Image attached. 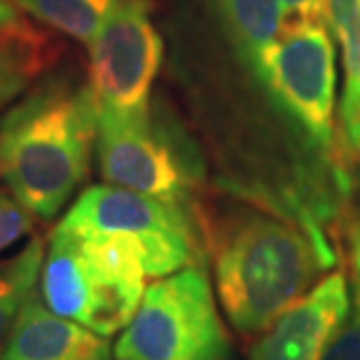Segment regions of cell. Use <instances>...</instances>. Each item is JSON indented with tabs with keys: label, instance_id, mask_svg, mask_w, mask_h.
Segmentation results:
<instances>
[{
	"label": "cell",
	"instance_id": "1",
	"mask_svg": "<svg viewBox=\"0 0 360 360\" xmlns=\"http://www.w3.org/2000/svg\"><path fill=\"white\" fill-rule=\"evenodd\" d=\"M211 255L222 311L243 337L264 333L333 262L314 229L262 208L213 227Z\"/></svg>",
	"mask_w": 360,
	"mask_h": 360
},
{
	"label": "cell",
	"instance_id": "2",
	"mask_svg": "<svg viewBox=\"0 0 360 360\" xmlns=\"http://www.w3.org/2000/svg\"><path fill=\"white\" fill-rule=\"evenodd\" d=\"M98 105L89 87L45 84L0 120V176L33 218L52 220L91 167Z\"/></svg>",
	"mask_w": 360,
	"mask_h": 360
},
{
	"label": "cell",
	"instance_id": "3",
	"mask_svg": "<svg viewBox=\"0 0 360 360\" xmlns=\"http://www.w3.org/2000/svg\"><path fill=\"white\" fill-rule=\"evenodd\" d=\"M112 356L115 360H229V337L206 271L192 264L150 283Z\"/></svg>",
	"mask_w": 360,
	"mask_h": 360
},
{
	"label": "cell",
	"instance_id": "4",
	"mask_svg": "<svg viewBox=\"0 0 360 360\" xmlns=\"http://www.w3.org/2000/svg\"><path fill=\"white\" fill-rule=\"evenodd\" d=\"M255 75L309 141L323 150L333 146L337 70L333 35L323 21L288 19Z\"/></svg>",
	"mask_w": 360,
	"mask_h": 360
},
{
	"label": "cell",
	"instance_id": "5",
	"mask_svg": "<svg viewBox=\"0 0 360 360\" xmlns=\"http://www.w3.org/2000/svg\"><path fill=\"white\" fill-rule=\"evenodd\" d=\"M80 232H122L146 253L148 278H162L197 264V239L183 204L115 185H96L75 199L61 220Z\"/></svg>",
	"mask_w": 360,
	"mask_h": 360
},
{
	"label": "cell",
	"instance_id": "6",
	"mask_svg": "<svg viewBox=\"0 0 360 360\" xmlns=\"http://www.w3.org/2000/svg\"><path fill=\"white\" fill-rule=\"evenodd\" d=\"M96 155L108 185L174 204H183L199 176L174 134L155 122L150 108L143 112L98 108Z\"/></svg>",
	"mask_w": 360,
	"mask_h": 360
},
{
	"label": "cell",
	"instance_id": "7",
	"mask_svg": "<svg viewBox=\"0 0 360 360\" xmlns=\"http://www.w3.org/2000/svg\"><path fill=\"white\" fill-rule=\"evenodd\" d=\"M164 42L146 0H122L89 42V89L98 108L143 112L160 73Z\"/></svg>",
	"mask_w": 360,
	"mask_h": 360
},
{
	"label": "cell",
	"instance_id": "8",
	"mask_svg": "<svg viewBox=\"0 0 360 360\" xmlns=\"http://www.w3.org/2000/svg\"><path fill=\"white\" fill-rule=\"evenodd\" d=\"M349 309L347 276L333 271L264 330L250 360H323Z\"/></svg>",
	"mask_w": 360,
	"mask_h": 360
},
{
	"label": "cell",
	"instance_id": "9",
	"mask_svg": "<svg viewBox=\"0 0 360 360\" xmlns=\"http://www.w3.org/2000/svg\"><path fill=\"white\" fill-rule=\"evenodd\" d=\"M0 360H112L108 337L49 311L40 290L26 302Z\"/></svg>",
	"mask_w": 360,
	"mask_h": 360
},
{
	"label": "cell",
	"instance_id": "10",
	"mask_svg": "<svg viewBox=\"0 0 360 360\" xmlns=\"http://www.w3.org/2000/svg\"><path fill=\"white\" fill-rule=\"evenodd\" d=\"M215 5L234 47L257 70L285 26L281 0H215Z\"/></svg>",
	"mask_w": 360,
	"mask_h": 360
},
{
	"label": "cell",
	"instance_id": "11",
	"mask_svg": "<svg viewBox=\"0 0 360 360\" xmlns=\"http://www.w3.org/2000/svg\"><path fill=\"white\" fill-rule=\"evenodd\" d=\"M45 241L35 236L0 264V358L14 333L26 302L38 292L42 262H45Z\"/></svg>",
	"mask_w": 360,
	"mask_h": 360
},
{
	"label": "cell",
	"instance_id": "12",
	"mask_svg": "<svg viewBox=\"0 0 360 360\" xmlns=\"http://www.w3.org/2000/svg\"><path fill=\"white\" fill-rule=\"evenodd\" d=\"M21 12L54 26L70 38L89 42L101 33L122 0H12Z\"/></svg>",
	"mask_w": 360,
	"mask_h": 360
},
{
	"label": "cell",
	"instance_id": "13",
	"mask_svg": "<svg viewBox=\"0 0 360 360\" xmlns=\"http://www.w3.org/2000/svg\"><path fill=\"white\" fill-rule=\"evenodd\" d=\"M47 61L45 40L33 26L0 33V108L17 98Z\"/></svg>",
	"mask_w": 360,
	"mask_h": 360
},
{
	"label": "cell",
	"instance_id": "14",
	"mask_svg": "<svg viewBox=\"0 0 360 360\" xmlns=\"http://www.w3.org/2000/svg\"><path fill=\"white\" fill-rule=\"evenodd\" d=\"M33 229V215L12 197L0 190V253L19 243Z\"/></svg>",
	"mask_w": 360,
	"mask_h": 360
},
{
	"label": "cell",
	"instance_id": "15",
	"mask_svg": "<svg viewBox=\"0 0 360 360\" xmlns=\"http://www.w3.org/2000/svg\"><path fill=\"white\" fill-rule=\"evenodd\" d=\"M323 360H360V319L358 314L347 316L337 330Z\"/></svg>",
	"mask_w": 360,
	"mask_h": 360
},
{
	"label": "cell",
	"instance_id": "16",
	"mask_svg": "<svg viewBox=\"0 0 360 360\" xmlns=\"http://www.w3.org/2000/svg\"><path fill=\"white\" fill-rule=\"evenodd\" d=\"M288 19H319V0H281ZM285 19V21H288Z\"/></svg>",
	"mask_w": 360,
	"mask_h": 360
},
{
	"label": "cell",
	"instance_id": "17",
	"mask_svg": "<svg viewBox=\"0 0 360 360\" xmlns=\"http://www.w3.org/2000/svg\"><path fill=\"white\" fill-rule=\"evenodd\" d=\"M28 26L24 19H21V10L12 0H0V33L5 31H17V28Z\"/></svg>",
	"mask_w": 360,
	"mask_h": 360
},
{
	"label": "cell",
	"instance_id": "18",
	"mask_svg": "<svg viewBox=\"0 0 360 360\" xmlns=\"http://www.w3.org/2000/svg\"><path fill=\"white\" fill-rule=\"evenodd\" d=\"M356 314L360 319V241L356 243Z\"/></svg>",
	"mask_w": 360,
	"mask_h": 360
},
{
	"label": "cell",
	"instance_id": "19",
	"mask_svg": "<svg viewBox=\"0 0 360 360\" xmlns=\"http://www.w3.org/2000/svg\"><path fill=\"white\" fill-rule=\"evenodd\" d=\"M358 5H360V0H358Z\"/></svg>",
	"mask_w": 360,
	"mask_h": 360
}]
</instances>
